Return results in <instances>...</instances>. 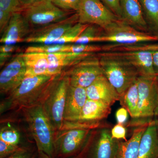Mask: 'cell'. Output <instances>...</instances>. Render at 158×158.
<instances>
[{
    "label": "cell",
    "instance_id": "1",
    "mask_svg": "<svg viewBox=\"0 0 158 158\" xmlns=\"http://www.w3.org/2000/svg\"><path fill=\"white\" fill-rule=\"evenodd\" d=\"M63 73L54 76L25 77L20 85L1 102V115L42 105Z\"/></svg>",
    "mask_w": 158,
    "mask_h": 158
},
{
    "label": "cell",
    "instance_id": "2",
    "mask_svg": "<svg viewBox=\"0 0 158 158\" xmlns=\"http://www.w3.org/2000/svg\"><path fill=\"white\" fill-rule=\"evenodd\" d=\"M21 116L27 124L30 136L34 140L38 152L54 158V140L56 132L44 110L42 105L22 108L9 112Z\"/></svg>",
    "mask_w": 158,
    "mask_h": 158
},
{
    "label": "cell",
    "instance_id": "3",
    "mask_svg": "<svg viewBox=\"0 0 158 158\" xmlns=\"http://www.w3.org/2000/svg\"><path fill=\"white\" fill-rule=\"evenodd\" d=\"M99 55L104 75L121 96L140 76L138 71L126 60L111 52Z\"/></svg>",
    "mask_w": 158,
    "mask_h": 158
},
{
    "label": "cell",
    "instance_id": "4",
    "mask_svg": "<svg viewBox=\"0 0 158 158\" xmlns=\"http://www.w3.org/2000/svg\"><path fill=\"white\" fill-rule=\"evenodd\" d=\"M69 86V77L64 71L42 104L56 131L62 130L64 125L66 94Z\"/></svg>",
    "mask_w": 158,
    "mask_h": 158
},
{
    "label": "cell",
    "instance_id": "5",
    "mask_svg": "<svg viewBox=\"0 0 158 158\" xmlns=\"http://www.w3.org/2000/svg\"><path fill=\"white\" fill-rule=\"evenodd\" d=\"M110 125L92 130L85 147L82 158H116L119 140L112 138Z\"/></svg>",
    "mask_w": 158,
    "mask_h": 158
},
{
    "label": "cell",
    "instance_id": "6",
    "mask_svg": "<svg viewBox=\"0 0 158 158\" xmlns=\"http://www.w3.org/2000/svg\"><path fill=\"white\" fill-rule=\"evenodd\" d=\"M92 130L71 128L57 131L54 140V158H72L78 155Z\"/></svg>",
    "mask_w": 158,
    "mask_h": 158
},
{
    "label": "cell",
    "instance_id": "7",
    "mask_svg": "<svg viewBox=\"0 0 158 158\" xmlns=\"http://www.w3.org/2000/svg\"><path fill=\"white\" fill-rule=\"evenodd\" d=\"M32 29L58 22L73 14L55 6L51 0H43L20 10Z\"/></svg>",
    "mask_w": 158,
    "mask_h": 158
},
{
    "label": "cell",
    "instance_id": "8",
    "mask_svg": "<svg viewBox=\"0 0 158 158\" xmlns=\"http://www.w3.org/2000/svg\"><path fill=\"white\" fill-rule=\"evenodd\" d=\"M104 31L99 38L98 42L131 45L158 40V37L139 31L121 19L118 20Z\"/></svg>",
    "mask_w": 158,
    "mask_h": 158
},
{
    "label": "cell",
    "instance_id": "9",
    "mask_svg": "<svg viewBox=\"0 0 158 158\" xmlns=\"http://www.w3.org/2000/svg\"><path fill=\"white\" fill-rule=\"evenodd\" d=\"M77 13L79 23L95 25L104 31L120 19L105 6L100 0H82Z\"/></svg>",
    "mask_w": 158,
    "mask_h": 158
},
{
    "label": "cell",
    "instance_id": "10",
    "mask_svg": "<svg viewBox=\"0 0 158 158\" xmlns=\"http://www.w3.org/2000/svg\"><path fill=\"white\" fill-rule=\"evenodd\" d=\"M137 83L138 103L136 118L153 119L158 101L157 77L140 75Z\"/></svg>",
    "mask_w": 158,
    "mask_h": 158
},
{
    "label": "cell",
    "instance_id": "11",
    "mask_svg": "<svg viewBox=\"0 0 158 158\" xmlns=\"http://www.w3.org/2000/svg\"><path fill=\"white\" fill-rule=\"evenodd\" d=\"M70 85L86 89L103 75L99 59L92 55L65 71Z\"/></svg>",
    "mask_w": 158,
    "mask_h": 158
},
{
    "label": "cell",
    "instance_id": "12",
    "mask_svg": "<svg viewBox=\"0 0 158 158\" xmlns=\"http://www.w3.org/2000/svg\"><path fill=\"white\" fill-rule=\"evenodd\" d=\"M78 23L77 12L65 19L48 25L33 29L25 42L39 44H52Z\"/></svg>",
    "mask_w": 158,
    "mask_h": 158
},
{
    "label": "cell",
    "instance_id": "13",
    "mask_svg": "<svg viewBox=\"0 0 158 158\" xmlns=\"http://www.w3.org/2000/svg\"><path fill=\"white\" fill-rule=\"evenodd\" d=\"M27 67L22 54L8 62L0 73V92L6 96L18 87L26 77Z\"/></svg>",
    "mask_w": 158,
    "mask_h": 158
},
{
    "label": "cell",
    "instance_id": "14",
    "mask_svg": "<svg viewBox=\"0 0 158 158\" xmlns=\"http://www.w3.org/2000/svg\"><path fill=\"white\" fill-rule=\"evenodd\" d=\"M33 30L21 11L13 13L0 39L4 44H17L25 40Z\"/></svg>",
    "mask_w": 158,
    "mask_h": 158
},
{
    "label": "cell",
    "instance_id": "15",
    "mask_svg": "<svg viewBox=\"0 0 158 158\" xmlns=\"http://www.w3.org/2000/svg\"><path fill=\"white\" fill-rule=\"evenodd\" d=\"M89 99L98 101L112 106L119 99V94L104 75L98 78L86 89Z\"/></svg>",
    "mask_w": 158,
    "mask_h": 158
},
{
    "label": "cell",
    "instance_id": "16",
    "mask_svg": "<svg viewBox=\"0 0 158 158\" xmlns=\"http://www.w3.org/2000/svg\"><path fill=\"white\" fill-rule=\"evenodd\" d=\"M153 52L151 51L109 52L121 57L132 65L139 75L157 77L154 68Z\"/></svg>",
    "mask_w": 158,
    "mask_h": 158
},
{
    "label": "cell",
    "instance_id": "17",
    "mask_svg": "<svg viewBox=\"0 0 158 158\" xmlns=\"http://www.w3.org/2000/svg\"><path fill=\"white\" fill-rule=\"evenodd\" d=\"M47 54L49 63L48 75L60 74L65 71V69L76 65L93 53H75L70 52H61Z\"/></svg>",
    "mask_w": 158,
    "mask_h": 158
},
{
    "label": "cell",
    "instance_id": "18",
    "mask_svg": "<svg viewBox=\"0 0 158 158\" xmlns=\"http://www.w3.org/2000/svg\"><path fill=\"white\" fill-rule=\"evenodd\" d=\"M87 99L86 89L70 85L66 94L64 121H76Z\"/></svg>",
    "mask_w": 158,
    "mask_h": 158
},
{
    "label": "cell",
    "instance_id": "19",
    "mask_svg": "<svg viewBox=\"0 0 158 158\" xmlns=\"http://www.w3.org/2000/svg\"><path fill=\"white\" fill-rule=\"evenodd\" d=\"M111 112V106L103 102L88 99L76 121L88 123H102Z\"/></svg>",
    "mask_w": 158,
    "mask_h": 158
},
{
    "label": "cell",
    "instance_id": "20",
    "mask_svg": "<svg viewBox=\"0 0 158 158\" xmlns=\"http://www.w3.org/2000/svg\"><path fill=\"white\" fill-rule=\"evenodd\" d=\"M138 158H158V131L154 120L141 136Z\"/></svg>",
    "mask_w": 158,
    "mask_h": 158
},
{
    "label": "cell",
    "instance_id": "21",
    "mask_svg": "<svg viewBox=\"0 0 158 158\" xmlns=\"http://www.w3.org/2000/svg\"><path fill=\"white\" fill-rule=\"evenodd\" d=\"M23 135L22 130L15 122L1 118L0 140L19 147L31 146V142Z\"/></svg>",
    "mask_w": 158,
    "mask_h": 158
},
{
    "label": "cell",
    "instance_id": "22",
    "mask_svg": "<svg viewBox=\"0 0 158 158\" xmlns=\"http://www.w3.org/2000/svg\"><path fill=\"white\" fill-rule=\"evenodd\" d=\"M123 19L140 30L147 29V23L143 16L142 6L139 0H120Z\"/></svg>",
    "mask_w": 158,
    "mask_h": 158
},
{
    "label": "cell",
    "instance_id": "23",
    "mask_svg": "<svg viewBox=\"0 0 158 158\" xmlns=\"http://www.w3.org/2000/svg\"><path fill=\"white\" fill-rule=\"evenodd\" d=\"M27 70L26 77L49 75L47 54L41 53H22Z\"/></svg>",
    "mask_w": 158,
    "mask_h": 158
},
{
    "label": "cell",
    "instance_id": "24",
    "mask_svg": "<svg viewBox=\"0 0 158 158\" xmlns=\"http://www.w3.org/2000/svg\"><path fill=\"white\" fill-rule=\"evenodd\" d=\"M148 124L136 127L129 140L119 141L116 158H138L141 137Z\"/></svg>",
    "mask_w": 158,
    "mask_h": 158
},
{
    "label": "cell",
    "instance_id": "25",
    "mask_svg": "<svg viewBox=\"0 0 158 158\" xmlns=\"http://www.w3.org/2000/svg\"><path fill=\"white\" fill-rule=\"evenodd\" d=\"M118 101L122 107L127 110L132 118H136L138 103L137 79L124 94L120 96Z\"/></svg>",
    "mask_w": 158,
    "mask_h": 158
},
{
    "label": "cell",
    "instance_id": "26",
    "mask_svg": "<svg viewBox=\"0 0 158 158\" xmlns=\"http://www.w3.org/2000/svg\"><path fill=\"white\" fill-rule=\"evenodd\" d=\"M19 0H0V31L2 34L6 29L11 15L20 11Z\"/></svg>",
    "mask_w": 158,
    "mask_h": 158
},
{
    "label": "cell",
    "instance_id": "27",
    "mask_svg": "<svg viewBox=\"0 0 158 158\" xmlns=\"http://www.w3.org/2000/svg\"><path fill=\"white\" fill-rule=\"evenodd\" d=\"M99 28L95 25L88 24L74 44H88L91 43L98 42L99 38L102 34Z\"/></svg>",
    "mask_w": 158,
    "mask_h": 158
},
{
    "label": "cell",
    "instance_id": "28",
    "mask_svg": "<svg viewBox=\"0 0 158 158\" xmlns=\"http://www.w3.org/2000/svg\"><path fill=\"white\" fill-rule=\"evenodd\" d=\"M69 45L70 44H39L30 46L26 49L24 53L50 54L61 52H69Z\"/></svg>",
    "mask_w": 158,
    "mask_h": 158
},
{
    "label": "cell",
    "instance_id": "29",
    "mask_svg": "<svg viewBox=\"0 0 158 158\" xmlns=\"http://www.w3.org/2000/svg\"><path fill=\"white\" fill-rule=\"evenodd\" d=\"M88 24L77 23L62 35V37L52 44H74L80 34Z\"/></svg>",
    "mask_w": 158,
    "mask_h": 158
},
{
    "label": "cell",
    "instance_id": "30",
    "mask_svg": "<svg viewBox=\"0 0 158 158\" xmlns=\"http://www.w3.org/2000/svg\"><path fill=\"white\" fill-rule=\"evenodd\" d=\"M147 19L158 30V0H139Z\"/></svg>",
    "mask_w": 158,
    "mask_h": 158
},
{
    "label": "cell",
    "instance_id": "31",
    "mask_svg": "<svg viewBox=\"0 0 158 158\" xmlns=\"http://www.w3.org/2000/svg\"><path fill=\"white\" fill-rule=\"evenodd\" d=\"M102 50V47L94 44H70L69 52L75 53H94Z\"/></svg>",
    "mask_w": 158,
    "mask_h": 158
},
{
    "label": "cell",
    "instance_id": "32",
    "mask_svg": "<svg viewBox=\"0 0 158 158\" xmlns=\"http://www.w3.org/2000/svg\"><path fill=\"white\" fill-rule=\"evenodd\" d=\"M55 6L62 10L68 11H78L82 0H51Z\"/></svg>",
    "mask_w": 158,
    "mask_h": 158
},
{
    "label": "cell",
    "instance_id": "33",
    "mask_svg": "<svg viewBox=\"0 0 158 158\" xmlns=\"http://www.w3.org/2000/svg\"><path fill=\"white\" fill-rule=\"evenodd\" d=\"M38 153L37 147L31 145L23 147L6 158H37Z\"/></svg>",
    "mask_w": 158,
    "mask_h": 158
},
{
    "label": "cell",
    "instance_id": "34",
    "mask_svg": "<svg viewBox=\"0 0 158 158\" xmlns=\"http://www.w3.org/2000/svg\"><path fill=\"white\" fill-rule=\"evenodd\" d=\"M22 148L11 145L0 140V158L8 157Z\"/></svg>",
    "mask_w": 158,
    "mask_h": 158
},
{
    "label": "cell",
    "instance_id": "35",
    "mask_svg": "<svg viewBox=\"0 0 158 158\" xmlns=\"http://www.w3.org/2000/svg\"><path fill=\"white\" fill-rule=\"evenodd\" d=\"M127 131L125 126L117 123L111 128V135L112 138L116 140L126 141Z\"/></svg>",
    "mask_w": 158,
    "mask_h": 158
},
{
    "label": "cell",
    "instance_id": "36",
    "mask_svg": "<svg viewBox=\"0 0 158 158\" xmlns=\"http://www.w3.org/2000/svg\"><path fill=\"white\" fill-rule=\"evenodd\" d=\"M109 9L120 19H123L120 0H102Z\"/></svg>",
    "mask_w": 158,
    "mask_h": 158
},
{
    "label": "cell",
    "instance_id": "37",
    "mask_svg": "<svg viewBox=\"0 0 158 158\" xmlns=\"http://www.w3.org/2000/svg\"><path fill=\"white\" fill-rule=\"evenodd\" d=\"M129 115V113L125 108L122 107L118 109L115 114L117 123L125 125L127 123Z\"/></svg>",
    "mask_w": 158,
    "mask_h": 158
},
{
    "label": "cell",
    "instance_id": "38",
    "mask_svg": "<svg viewBox=\"0 0 158 158\" xmlns=\"http://www.w3.org/2000/svg\"><path fill=\"white\" fill-rule=\"evenodd\" d=\"M20 50V47L16 44H3L0 47V53L12 54L13 53L19 52Z\"/></svg>",
    "mask_w": 158,
    "mask_h": 158
},
{
    "label": "cell",
    "instance_id": "39",
    "mask_svg": "<svg viewBox=\"0 0 158 158\" xmlns=\"http://www.w3.org/2000/svg\"><path fill=\"white\" fill-rule=\"evenodd\" d=\"M11 54L6 53H0V66L1 68L4 67L7 64L9 59L12 56Z\"/></svg>",
    "mask_w": 158,
    "mask_h": 158
},
{
    "label": "cell",
    "instance_id": "40",
    "mask_svg": "<svg viewBox=\"0 0 158 158\" xmlns=\"http://www.w3.org/2000/svg\"><path fill=\"white\" fill-rule=\"evenodd\" d=\"M42 1L43 0H19V2L21 9H22L32 6Z\"/></svg>",
    "mask_w": 158,
    "mask_h": 158
},
{
    "label": "cell",
    "instance_id": "41",
    "mask_svg": "<svg viewBox=\"0 0 158 158\" xmlns=\"http://www.w3.org/2000/svg\"><path fill=\"white\" fill-rule=\"evenodd\" d=\"M154 68L156 76L158 75V51L153 52Z\"/></svg>",
    "mask_w": 158,
    "mask_h": 158
},
{
    "label": "cell",
    "instance_id": "42",
    "mask_svg": "<svg viewBox=\"0 0 158 158\" xmlns=\"http://www.w3.org/2000/svg\"><path fill=\"white\" fill-rule=\"evenodd\" d=\"M153 120L155 122L158 131V101L157 105L156 107L155 111L154 116Z\"/></svg>",
    "mask_w": 158,
    "mask_h": 158
},
{
    "label": "cell",
    "instance_id": "43",
    "mask_svg": "<svg viewBox=\"0 0 158 158\" xmlns=\"http://www.w3.org/2000/svg\"><path fill=\"white\" fill-rule=\"evenodd\" d=\"M37 158H52L45 154V153L42 152H38V155Z\"/></svg>",
    "mask_w": 158,
    "mask_h": 158
},
{
    "label": "cell",
    "instance_id": "44",
    "mask_svg": "<svg viewBox=\"0 0 158 158\" xmlns=\"http://www.w3.org/2000/svg\"><path fill=\"white\" fill-rule=\"evenodd\" d=\"M72 158H82L81 156L80 155V154L74 157H73Z\"/></svg>",
    "mask_w": 158,
    "mask_h": 158
}]
</instances>
